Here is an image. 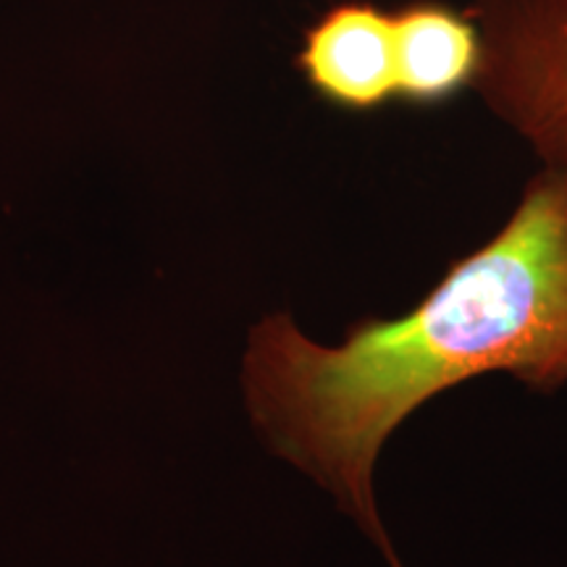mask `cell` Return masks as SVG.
Instances as JSON below:
<instances>
[{
	"label": "cell",
	"instance_id": "cell-1",
	"mask_svg": "<svg viewBox=\"0 0 567 567\" xmlns=\"http://www.w3.org/2000/svg\"><path fill=\"white\" fill-rule=\"evenodd\" d=\"M486 373L567 386V172L542 166L505 226L405 316L363 318L339 344L289 313L260 318L243 394L268 452L334 496L386 567H405L375 502L381 452L417 408Z\"/></svg>",
	"mask_w": 567,
	"mask_h": 567
},
{
	"label": "cell",
	"instance_id": "cell-2",
	"mask_svg": "<svg viewBox=\"0 0 567 567\" xmlns=\"http://www.w3.org/2000/svg\"><path fill=\"white\" fill-rule=\"evenodd\" d=\"M481 34L473 92L542 166L567 172V0H471Z\"/></svg>",
	"mask_w": 567,
	"mask_h": 567
},
{
	"label": "cell",
	"instance_id": "cell-3",
	"mask_svg": "<svg viewBox=\"0 0 567 567\" xmlns=\"http://www.w3.org/2000/svg\"><path fill=\"white\" fill-rule=\"evenodd\" d=\"M297 69L321 101L371 113L396 101L394 17L371 0H342L302 34Z\"/></svg>",
	"mask_w": 567,
	"mask_h": 567
},
{
	"label": "cell",
	"instance_id": "cell-4",
	"mask_svg": "<svg viewBox=\"0 0 567 567\" xmlns=\"http://www.w3.org/2000/svg\"><path fill=\"white\" fill-rule=\"evenodd\" d=\"M392 17L396 101L431 109L473 90L481 66V34L467 9L444 0H408Z\"/></svg>",
	"mask_w": 567,
	"mask_h": 567
}]
</instances>
